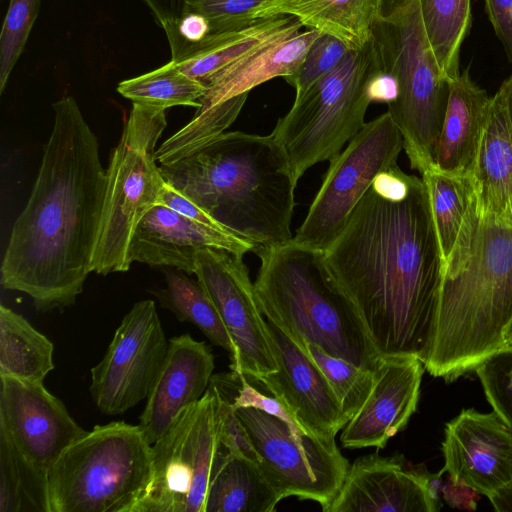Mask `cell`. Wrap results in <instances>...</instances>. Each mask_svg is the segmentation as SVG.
<instances>
[{"label":"cell","mask_w":512,"mask_h":512,"mask_svg":"<svg viewBox=\"0 0 512 512\" xmlns=\"http://www.w3.org/2000/svg\"><path fill=\"white\" fill-rule=\"evenodd\" d=\"M324 255L379 355L424 363L443 262L423 179L397 164L377 175Z\"/></svg>","instance_id":"1"},{"label":"cell","mask_w":512,"mask_h":512,"mask_svg":"<svg viewBox=\"0 0 512 512\" xmlns=\"http://www.w3.org/2000/svg\"><path fill=\"white\" fill-rule=\"evenodd\" d=\"M54 122L25 208L1 264V284L39 311L74 304L91 273L105 192L98 140L76 100L53 103Z\"/></svg>","instance_id":"2"},{"label":"cell","mask_w":512,"mask_h":512,"mask_svg":"<svg viewBox=\"0 0 512 512\" xmlns=\"http://www.w3.org/2000/svg\"><path fill=\"white\" fill-rule=\"evenodd\" d=\"M164 181L254 253L293 239L297 181L272 134L224 132L188 156L160 165Z\"/></svg>","instance_id":"3"},{"label":"cell","mask_w":512,"mask_h":512,"mask_svg":"<svg viewBox=\"0 0 512 512\" xmlns=\"http://www.w3.org/2000/svg\"><path fill=\"white\" fill-rule=\"evenodd\" d=\"M511 318L512 230L479 218L467 258L442 278L425 369L446 382L475 371Z\"/></svg>","instance_id":"4"},{"label":"cell","mask_w":512,"mask_h":512,"mask_svg":"<svg viewBox=\"0 0 512 512\" xmlns=\"http://www.w3.org/2000/svg\"><path fill=\"white\" fill-rule=\"evenodd\" d=\"M255 294L266 319L295 343H311L354 365L375 370L381 358L324 251L293 239L256 253Z\"/></svg>","instance_id":"5"},{"label":"cell","mask_w":512,"mask_h":512,"mask_svg":"<svg viewBox=\"0 0 512 512\" xmlns=\"http://www.w3.org/2000/svg\"><path fill=\"white\" fill-rule=\"evenodd\" d=\"M372 41L378 67L398 82V97L388 112L411 168L422 175L435 167L449 83L429 45L418 0H384Z\"/></svg>","instance_id":"6"},{"label":"cell","mask_w":512,"mask_h":512,"mask_svg":"<svg viewBox=\"0 0 512 512\" xmlns=\"http://www.w3.org/2000/svg\"><path fill=\"white\" fill-rule=\"evenodd\" d=\"M152 474V444L124 421L96 425L47 471L49 512H133Z\"/></svg>","instance_id":"7"},{"label":"cell","mask_w":512,"mask_h":512,"mask_svg":"<svg viewBox=\"0 0 512 512\" xmlns=\"http://www.w3.org/2000/svg\"><path fill=\"white\" fill-rule=\"evenodd\" d=\"M166 109L133 103L108 168L91 272L129 270L131 242L141 219L156 205L165 181L156 145L166 128Z\"/></svg>","instance_id":"8"},{"label":"cell","mask_w":512,"mask_h":512,"mask_svg":"<svg viewBox=\"0 0 512 512\" xmlns=\"http://www.w3.org/2000/svg\"><path fill=\"white\" fill-rule=\"evenodd\" d=\"M378 68L371 39L349 49L341 62L295 97L272 131L298 182L313 165L330 161L365 125L368 81Z\"/></svg>","instance_id":"9"},{"label":"cell","mask_w":512,"mask_h":512,"mask_svg":"<svg viewBox=\"0 0 512 512\" xmlns=\"http://www.w3.org/2000/svg\"><path fill=\"white\" fill-rule=\"evenodd\" d=\"M218 446L216 396L209 386L152 444L151 479L133 512H204Z\"/></svg>","instance_id":"10"},{"label":"cell","mask_w":512,"mask_h":512,"mask_svg":"<svg viewBox=\"0 0 512 512\" xmlns=\"http://www.w3.org/2000/svg\"><path fill=\"white\" fill-rule=\"evenodd\" d=\"M403 138L390 113L377 116L329 162L322 184L293 240L325 251L381 172L397 164Z\"/></svg>","instance_id":"11"},{"label":"cell","mask_w":512,"mask_h":512,"mask_svg":"<svg viewBox=\"0 0 512 512\" xmlns=\"http://www.w3.org/2000/svg\"><path fill=\"white\" fill-rule=\"evenodd\" d=\"M235 411L258 454L260 471L279 498L313 500L324 509L338 493L349 468L335 440L296 432L254 408Z\"/></svg>","instance_id":"12"},{"label":"cell","mask_w":512,"mask_h":512,"mask_svg":"<svg viewBox=\"0 0 512 512\" xmlns=\"http://www.w3.org/2000/svg\"><path fill=\"white\" fill-rule=\"evenodd\" d=\"M168 340L153 300H141L123 317L101 361L91 369L89 391L107 415L123 414L146 399L162 367Z\"/></svg>","instance_id":"13"},{"label":"cell","mask_w":512,"mask_h":512,"mask_svg":"<svg viewBox=\"0 0 512 512\" xmlns=\"http://www.w3.org/2000/svg\"><path fill=\"white\" fill-rule=\"evenodd\" d=\"M215 305L234 342L231 372L258 381L278 369L263 315L243 256L205 247L194 273Z\"/></svg>","instance_id":"14"},{"label":"cell","mask_w":512,"mask_h":512,"mask_svg":"<svg viewBox=\"0 0 512 512\" xmlns=\"http://www.w3.org/2000/svg\"><path fill=\"white\" fill-rule=\"evenodd\" d=\"M0 434L36 469L51 465L85 431L42 382L0 375Z\"/></svg>","instance_id":"15"},{"label":"cell","mask_w":512,"mask_h":512,"mask_svg":"<svg viewBox=\"0 0 512 512\" xmlns=\"http://www.w3.org/2000/svg\"><path fill=\"white\" fill-rule=\"evenodd\" d=\"M278 369L259 382L295 416L307 434L335 440L348 422L323 372L307 351L266 319Z\"/></svg>","instance_id":"16"},{"label":"cell","mask_w":512,"mask_h":512,"mask_svg":"<svg viewBox=\"0 0 512 512\" xmlns=\"http://www.w3.org/2000/svg\"><path fill=\"white\" fill-rule=\"evenodd\" d=\"M442 453L445 472L477 493L512 482V429L494 411L463 409L446 424Z\"/></svg>","instance_id":"17"},{"label":"cell","mask_w":512,"mask_h":512,"mask_svg":"<svg viewBox=\"0 0 512 512\" xmlns=\"http://www.w3.org/2000/svg\"><path fill=\"white\" fill-rule=\"evenodd\" d=\"M424 370L416 355L381 356L367 399L341 434L343 447L383 449L403 430L417 410Z\"/></svg>","instance_id":"18"},{"label":"cell","mask_w":512,"mask_h":512,"mask_svg":"<svg viewBox=\"0 0 512 512\" xmlns=\"http://www.w3.org/2000/svg\"><path fill=\"white\" fill-rule=\"evenodd\" d=\"M426 470L413 468L402 456L375 454L349 465L340 489L324 512H435Z\"/></svg>","instance_id":"19"},{"label":"cell","mask_w":512,"mask_h":512,"mask_svg":"<svg viewBox=\"0 0 512 512\" xmlns=\"http://www.w3.org/2000/svg\"><path fill=\"white\" fill-rule=\"evenodd\" d=\"M205 247L224 249L240 256L254 251V246L242 238L159 204L149 210L138 224L130 256L132 262L194 274L197 254Z\"/></svg>","instance_id":"20"},{"label":"cell","mask_w":512,"mask_h":512,"mask_svg":"<svg viewBox=\"0 0 512 512\" xmlns=\"http://www.w3.org/2000/svg\"><path fill=\"white\" fill-rule=\"evenodd\" d=\"M214 366V356L204 341L188 333L168 340L162 367L139 417L149 443L156 442L186 408L201 399Z\"/></svg>","instance_id":"21"},{"label":"cell","mask_w":512,"mask_h":512,"mask_svg":"<svg viewBox=\"0 0 512 512\" xmlns=\"http://www.w3.org/2000/svg\"><path fill=\"white\" fill-rule=\"evenodd\" d=\"M470 179L478 217L512 230V121L500 89L491 97Z\"/></svg>","instance_id":"22"},{"label":"cell","mask_w":512,"mask_h":512,"mask_svg":"<svg viewBox=\"0 0 512 512\" xmlns=\"http://www.w3.org/2000/svg\"><path fill=\"white\" fill-rule=\"evenodd\" d=\"M321 32L307 29L269 42L244 55L202 83L206 92L199 110L209 109L276 77H292Z\"/></svg>","instance_id":"23"},{"label":"cell","mask_w":512,"mask_h":512,"mask_svg":"<svg viewBox=\"0 0 512 512\" xmlns=\"http://www.w3.org/2000/svg\"><path fill=\"white\" fill-rule=\"evenodd\" d=\"M491 97L468 71L449 82V94L438 138L435 169L470 176L483 134Z\"/></svg>","instance_id":"24"},{"label":"cell","mask_w":512,"mask_h":512,"mask_svg":"<svg viewBox=\"0 0 512 512\" xmlns=\"http://www.w3.org/2000/svg\"><path fill=\"white\" fill-rule=\"evenodd\" d=\"M443 262V276L456 272L467 258L478 223L470 176L432 168L422 174Z\"/></svg>","instance_id":"25"},{"label":"cell","mask_w":512,"mask_h":512,"mask_svg":"<svg viewBox=\"0 0 512 512\" xmlns=\"http://www.w3.org/2000/svg\"><path fill=\"white\" fill-rule=\"evenodd\" d=\"M384 0H268L253 13L255 19L292 16L303 27L332 35L348 49L363 48L372 37Z\"/></svg>","instance_id":"26"},{"label":"cell","mask_w":512,"mask_h":512,"mask_svg":"<svg viewBox=\"0 0 512 512\" xmlns=\"http://www.w3.org/2000/svg\"><path fill=\"white\" fill-rule=\"evenodd\" d=\"M302 27L292 16L257 18L240 29L210 33L174 63L186 75L203 82L244 55L269 42L294 35Z\"/></svg>","instance_id":"27"},{"label":"cell","mask_w":512,"mask_h":512,"mask_svg":"<svg viewBox=\"0 0 512 512\" xmlns=\"http://www.w3.org/2000/svg\"><path fill=\"white\" fill-rule=\"evenodd\" d=\"M280 501L258 464L229 453L219 443L204 512H273Z\"/></svg>","instance_id":"28"},{"label":"cell","mask_w":512,"mask_h":512,"mask_svg":"<svg viewBox=\"0 0 512 512\" xmlns=\"http://www.w3.org/2000/svg\"><path fill=\"white\" fill-rule=\"evenodd\" d=\"M53 343L12 309L0 306V375L43 382L54 369Z\"/></svg>","instance_id":"29"},{"label":"cell","mask_w":512,"mask_h":512,"mask_svg":"<svg viewBox=\"0 0 512 512\" xmlns=\"http://www.w3.org/2000/svg\"><path fill=\"white\" fill-rule=\"evenodd\" d=\"M426 36L442 77L460 75V49L472 23L471 0H418Z\"/></svg>","instance_id":"30"},{"label":"cell","mask_w":512,"mask_h":512,"mask_svg":"<svg viewBox=\"0 0 512 512\" xmlns=\"http://www.w3.org/2000/svg\"><path fill=\"white\" fill-rule=\"evenodd\" d=\"M166 288L163 291V303L181 322L196 326L212 344L230 353L231 358L236 348L215 305L198 281H194L176 270L165 272Z\"/></svg>","instance_id":"31"},{"label":"cell","mask_w":512,"mask_h":512,"mask_svg":"<svg viewBox=\"0 0 512 512\" xmlns=\"http://www.w3.org/2000/svg\"><path fill=\"white\" fill-rule=\"evenodd\" d=\"M0 512H49L47 473L0 434Z\"/></svg>","instance_id":"32"},{"label":"cell","mask_w":512,"mask_h":512,"mask_svg":"<svg viewBox=\"0 0 512 512\" xmlns=\"http://www.w3.org/2000/svg\"><path fill=\"white\" fill-rule=\"evenodd\" d=\"M117 91L133 103L167 109L173 106L199 108L206 86L183 73L170 61L145 74L123 80Z\"/></svg>","instance_id":"33"},{"label":"cell","mask_w":512,"mask_h":512,"mask_svg":"<svg viewBox=\"0 0 512 512\" xmlns=\"http://www.w3.org/2000/svg\"><path fill=\"white\" fill-rule=\"evenodd\" d=\"M301 347L323 372L349 421L361 408L372 389L374 370L358 367L333 356L315 344L304 343Z\"/></svg>","instance_id":"34"},{"label":"cell","mask_w":512,"mask_h":512,"mask_svg":"<svg viewBox=\"0 0 512 512\" xmlns=\"http://www.w3.org/2000/svg\"><path fill=\"white\" fill-rule=\"evenodd\" d=\"M40 0H10L0 36V91L24 50L38 15Z\"/></svg>","instance_id":"35"},{"label":"cell","mask_w":512,"mask_h":512,"mask_svg":"<svg viewBox=\"0 0 512 512\" xmlns=\"http://www.w3.org/2000/svg\"><path fill=\"white\" fill-rule=\"evenodd\" d=\"M475 372L493 411L512 429V347L493 353Z\"/></svg>","instance_id":"36"},{"label":"cell","mask_w":512,"mask_h":512,"mask_svg":"<svg viewBox=\"0 0 512 512\" xmlns=\"http://www.w3.org/2000/svg\"><path fill=\"white\" fill-rule=\"evenodd\" d=\"M346 45L332 35L321 33L312 43L296 73L286 81L301 96L314 83L329 74L348 52Z\"/></svg>","instance_id":"37"},{"label":"cell","mask_w":512,"mask_h":512,"mask_svg":"<svg viewBox=\"0 0 512 512\" xmlns=\"http://www.w3.org/2000/svg\"><path fill=\"white\" fill-rule=\"evenodd\" d=\"M268 0H185L183 13L197 12L210 22L211 33L243 28L252 23L253 13Z\"/></svg>","instance_id":"38"},{"label":"cell","mask_w":512,"mask_h":512,"mask_svg":"<svg viewBox=\"0 0 512 512\" xmlns=\"http://www.w3.org/2000/svg\"><path fill=\"white\" fill-rule=\"evenodd\" d=\"M238 377L240 383L232 398V405L235 409L254 408L260 410L287 423L294 431L307 434L299 421L280 400L259 392L248 383L244 375Z\"/></svg>","instance_id":"39"},{"label":"cell","mask_w":512,"mask_h":512,"mask_svg":"<svg viewBox=\"0 0 512 512\" xmlns=\"http://www.w3.org/2000/svg\"><path fill=\"white\" fill-rule=\"evenodd\" d=\"M485 10L508 61L512 63V0H485Z\"/></svg>","instance_id":"40"},{"label":"cell","mask_w":512,"mask_h":512,"mask_svg":"<svg viewBox=\"0 0 512 512\" xmlns=\"http://www.w3.org/2000/svg\"><path fill=\"white\" fill-rule=\"evenodd\" d=\"M443 498L450 507L474 511L477 492L460 479L449 475L442 486Z\"/></svg>","instance_id":"41"},{"label":"cell","mask_w":512,"mask_h":512,"mask_svg":"<svg viewBox=\"0 0 512 512\" xmlns=\"http://www.w3.org/2000/svg\"><path fill=\"white\" fill-rule=\"evenodd\" d=\"M367 89L371 102L386 103L387 105L395 101L399 93L396 78L379 67L371 75Z\"/></svg>","instance_id":"42"},{"label":"cell","mask_w":512,"mask_h":512,"mask_svg":"<svg viewBox=\"0 0 512 512\" xmlns=\"http://www.w3.org/2000/svg\"><path fill=\"white\" fill-rule=\"evenodd\" d=\"M149 7L159 25L168 31L181 18L185 0H143Z\"/></svg>","instance_id":"43"},{"label":"cell","mask_w":512,"mask_h":512,"mask_svg":"<svg viewBox=\"0 0 512 512\" xmlns=\"http://www.w3.org/2000/svg\"><path fill=\"white\" fill-rule=\"evenodd\" d=\"M496 511H512V482L502 486L488 496Z\"/></svg>","instance_id":"44"},{"label":"cell","mask_w":512,"mask_h":512,"mask_svg":"<svg viewBox=\"0 0 512 512\" xmlns=\"http://www.w3.org/2000/svg\"><path fill=\"white\" fill-rule=\"evenodd\" d=\"M505 98L509 115L512 121V74L504 80L499 88Z\"/></svg>","instance_id":"45"},{"label":"cell","mask_w":512,"mask_h":512,"mask_svg":"<svg viewBox=\"0 0 512 512\" xmlns=\"http://www.w3.org/2000/svg\"><path fill=\"white\" fill-rule=\"evenodd\" d=\"M503 338V348L512 347V318L504 330Z\"/></svg>","instance_id":"46"}]
</instances>
